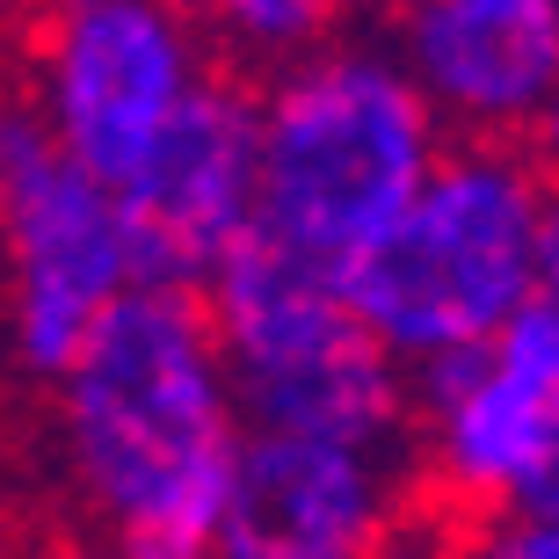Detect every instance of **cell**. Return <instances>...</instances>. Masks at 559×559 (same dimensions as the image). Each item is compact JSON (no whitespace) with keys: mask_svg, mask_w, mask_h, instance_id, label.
<instances>
[{"mask_svg":"<svg viewBox=\"0 0 559 559\" xmlns=\"http://www.w3.org/2000/svg\"><path fill=\"white\" fill-rule=\"evenodd\" d=\"M248 436L204 290H131L51 393V465L103 559H211Z\"/></svg>","mask_w":559,"mask_h":559,"instance_id":"cell-1","label":"cell"},{"mask_svg":"<svg viewBox=\"0 0 559 559\" xmlns=\"http://www.w3.org/2000/svg\"><path fill=\"white\" fill-rule=\"evenodd\" d=\"M443 153L451 131L400 66L393 37H334L262 81L254 240L328 284H349V270L429 189Z\"/></svg>","mask_w":559,"mask_h":559,"instance_id":"cell-2","label":"cell"},{"mask_svg":"<svg viewBox=\"0 0 559 559\" xmlns=\"http://www.w3.org/2000/svg\"><path fill=\"white\" fill-rule=\"evenodd\" d=\"M545 211L552 175L531 145L451 139L429 189L342 284L356 320L407 371L495 342L545 298Z\"/></svg>","mask_w":559,"mask_h":559,"instance_id":"cell-3","label":"cell"},{"mask_svg":"<svg viewBox=\"0 0 559 559\" xmlns=\"http://www.w3.org/2000/svg\"><path fill=\"white\" fill-rule=\"evenodd\" d=\"M254 436L393 457L415 436V371L356 320L349 290L248 240L204 290Z\"/></svg>","mask_w":559,"mask_h":559,"instance_id":"cell-4","label":"cell"},{"mask_svg":"<svg viewBox=\"0 0 559 559\" xmlns=\"http://www.w3.org/2000/svg\"><path fill=\"white\" fill-rule=\"evenodd\" d=\"M0 211H8V262H15L8 284L15 371L59 393L109 306L139 290L124 197L66 160L37 124V109L15 103L0 131Z\"/></svg>","mask_w":559,"mask_h":559,"instance_id":"cell-5","label":"cell"},{"mask_svg":"<svg viewBox=\"0 0 559 559\" xmlns=\"http://www.w3.org/2000/svg\"><path fill=\"white\" fill-rule=\"evenodd\" d=\"M211 73L204 15L160 0H73L29 44V109L73 167L124 189Z\"/></svg>","mask_w":559,"mask_h":559,"instance_id":"cell-6","label":"cell"},{"mask_svg":"<svg viewBox=\"0 0 559 559\" xmlns=\"http://www.w3.org/2000/svg\"><path fill=\"white\" fill-rule=\"evenodd\" d=\"M117 197L139 290H211L262 218V87L218 66Z\"/></svg>","mask_w":559,"mask_h":559,"instance_id":"cell-7","label":"cell"},{"mask_svg":"<svg viewBox=\"0 0 559 559\" xmlns=\"http://www.w3.org/2000/svg\"><path fill=\"white\" fill-rule=\"evenodd\" d=\"M559 407V306L538 298L495 342L415 364V443L457 509L495 523L516 509Z\"/></svg>","mask_w":559,"mask_h":559,"instance_id":"cell-8","label":"cell"},{"mask_svg":"<svg viewBox=\"0 0 559 559\" xmlns=\"http://www.w3.org/2000/svg\"><path fill=\"white\" fill-rule=\"evenodd\" d=\"M393 51L451 139L531 145L559 109V0H415Z\"/></svg>","mask_w":559,"mask_h":559,"instance_id":"cell-9","label":"cell"},{"mask_svg":"<svg viewBox=\"0 0 559 559\" xmlns=\"http://www.w3.org/2000/svg\"><path fill=\"white\" fill-rule=\"evenodd\" d=\"M393 523V457L248 436L211 559H385Z\"/></svg>","mask_w":559,"mask_h":559,"instance_id":"cell-10","label":"cell"},{"mask_svg":"<svg viewBox=\"0 0 559 559\" xmlns=\"http://www.w3.org/2000/svg\"><path fill=\"white\" fill-rule=\"evenodd\" d=\"M204 29L218 37V51L254 59L262 81H270V73H284V66L328 51V44L342 37V15L320 8V0H226L218 15H204Z\"/></svg>","mask_w":559,"mask_h":559,"instance_id":"cell-11","label":"cell"},{"mask_svg":"<svg viewBox=\"0 0 559 559\" xmlns=\"http://www.w3.org/2000/svg\"><path fill=\"white\" fill-rule=\"evenodd\" d=\"M457 559H559V531L531 516H495L457 545Z\"/></svg>","mask_w":559,"mask_h":559,"instance_id":"cell-12","label":"cell"},{"mask_svg":"<svg viewBox=\"0 0 559 559\" xmlns=\"http://www.w3.org/2000/svg\"><path fill=\"white\" fill-rule=\"evenodd\" d=\"M509 516H531V523H552V531H559V407H552V436H545L538 473H531V487L516 495Z\"/></svg>","mask_w":559,"mask_h":559,"instance_id":"cell-13","label":"cell"},{"mask_svg":"<svg viewBox=\"0 0 559 559\" xmlns=\"http://www.w3.org/2000/svg\"><path fill=\"white\" fill-rule=\"evenodd\" d=\"M545 298L559 306V189H552V211H545Z\"/></svg>","mask_w":559,"mask_h":559,"instance_id":"cell-14","label":"cell"},{"mask_svg":"<svg viewBox=\"0 0 559 559\" xmlns=\"http://www.w3.org/2000/svg\"><path fill=\"white\" fill-rule=\"evenodd\" d=\"M531 153H538V167H545V175H552V189H559V109H552V117H545V131H538V139H531Z\"/></svg>","mask_w":559,"mask_h":559,"instance_id":"cell-15","label":"cell"}]
</instances>
